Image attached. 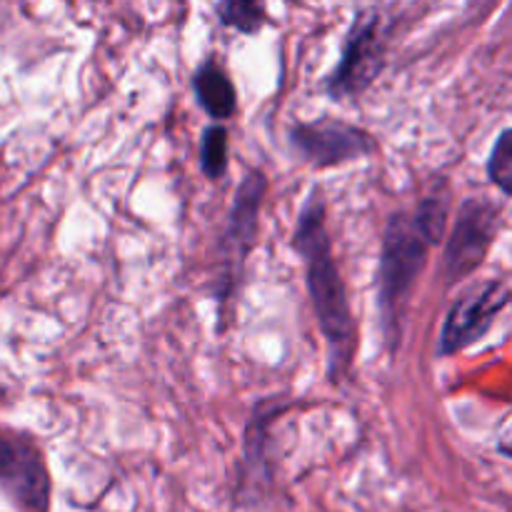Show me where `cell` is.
Here are the masks:
<instances>
[{
    "label": "cell",
    "instance_id": "6da1fadb",
    "mask_svg": "<svg viewBox=\"0 0 512 512\" xmlns=\"http://www.w3.org/2000/svg\"><path fill=\"white\" fill-rule=\"evenodd\" d=\"M293 245L305 260L308 290L315 318L325 335L330 353V378L340 380L350 370L358 350V328L350 313L348 290L335 263L333 245L325 230V200L320 188H313L300 208Z\"/></svg>",
    "mask_w": 512,
    "mask_h": 512
},
{
    "label": "cell",
    "instance_id": "7a4b0ae2",
    "mask_svg": "<svg viewBox=\"0 0 512 512\" xmlns=\"http://www.w3.org/2000/svg\"><path fill=\"white\" fill-rule=\"evenodd\" d=\"M430 248H433V243L425 238L413 215L395 213L388 220V228L383 235V255H380L378 305L393 353L400 348L410 293H413L415 283H418L420 273L428 263Z\"/></svg>",
    "mask_w": 512,
    "mask_h": 512
},
{
    "label": "cell",
    "instance_id": "3957f363",
    "mask_svg": "<svg viewBox=\"0 0 512 512\" xmlns=\"http://www.w3.org/2000/svg\"><path fill=\"white\" fill-rule=\"evenodd\" d=\"M265 188L268 180L260 170H250L243 178V183L235 190L233 210H230L228 228H225V240L220 245V255H223V280H220V303L233 295L235 285H238L240 275H243V265L248 253L255 245V233H258V218L260 205H263Z\"/></svg>",
    "mask_w": 512,
    "mask_h": 512
},
{
    "label": "cell",
    "instance_id": "277c9868",
    "mask_svg": "<svg viewBox=\"0 0 512 512\" xmlns=\"http://www.w3.org/2000/svg\"><path fill=\"white\" fill-rule=\"evenodd\" d=\"M508 303L510 288L503 280H490V283L475 285L473 290H468V293L450 308L448 318H445L443 323V330H440V358L460 353V350L470 348V345L478 343L480 338H485V333L493 328L500 310Z\"/></svg>",
    "mask_w": 512,
    "mask_h": 512
},
{
    "label": "cell",
    "instance_id": "5b68a950",
    "mask_svg": "<svg viewBox=\"0 0 512 512\" xmlns=\"http://www.w3.org/2000/svg\"><path fill=\"white\" fill-rule=\"evenodd\" d=\"M498 208L485 200H468L455 218L443 260V275L448 283L468 278L483 265L495 235H498Z\"/></svg>",
    "mask_w": 512,
    "mask_h": 512
},
{
    "label": "cell",
    "instance_id": "8992f818",
    "mask_svg": "<svg viewBox=\"0 0 512 512\" xmlns=\"http://www.w3.org/2000/svg\"><path fill=\"white\" fill-rule=\"evenodd\" d=\"M290 143L315 168L350 163L375 150V140L368 130L333 118L298 123L290 130Z\"/></svg>",
    "mask_w": 512,
    "mask_h": 512
},
{
    "label": "cell",
    "instance_id": "52a82bcc",
    "mask_svg": "<svg viewBox=\"0 0 512 512\" xmlns=\"http://www.w3.org/2000/svg\"><path fill=\"white\" fill-rule=\"evenodd\" d=\"M380 70H383V43H380L378 15L363 13L350 28L343 58L328 80V93L338 100L355 98L370 88Z\"/></svg>",
    "mask_w": 512,
    "mask_h": 512
},
{
    "label": "cell",
    "instance_id": "ba28073f",
    "mask_svg": "<svg viewBox=\"0 0 512 512\" xmlns=\"http://www.w3.org/2000/svg\"><path fill=\"white\" fill-rule=\"evenodd\" d=\"M0 480H5L28 505L45 503V473L40 463L35 455L20 453L5 438H0Z\"/></svg>",
    "mask_w": 512,
    "mask_h": 512
},
{
    "label": "cell",
    "instance_id": "9c48e42d",
    "mask_svg": "<svg viewBox=\"0 0 512 512\" xmlns=\"http://www.w3.org/2000/svg\"><path fill=\"white\" fill-rule=\"evenodd\" d=\"M193 88L198 95V103L210 118L228 120L233 118L235 108H238V95H235L233 83L225 75V70L218 63L208 60L200 65L193 75Z\"/></svg>",
    "mask_w": 512,
    "mask_h": 512
},
{
    "label": "cell",
    "instance_id": "30bf717a",
    "mask_svg": "<svg viewBox=\"0 0 512 512\" xmlns=\"http://www.w3.org/2000/svg\"><path fill=\"white\" fill-rule=\"evenodd\" d=\"M215 13H218L220 23L245 35L258 33L268 20L265 0H220Z\"/></svg>",
    "mask_w": 512,
    "mask_h": 512
},
{
    "label": "cell",
    "instance_id": "8fae6325",
    "mask_svg": "<svg viewBox=\"0 0 512 512\" xmlns=\"http://www.w3.org/2000/svg\"><path fill=\"white\" fill-rule=\"evenodd\" d=\"M200 165L208 178H223L228 168V130L223 125H210L200 138Z\"/></svg>",
    "mask_w": 512,
    "mask_h": 512
},
{
    "label": "cell",
    "instance_id": "7c38bea8",
    "mask_svg": "<svg viewBox=\"0 0 512 512\" xmlns=\"http://www.w3.org/2000/svg\"><path fill=\"white\" fill-rule=\"evenodd\" d=\"M413 218L418 228L425 233V238L433 245H438L445 235V223H448V198L445 195H428L418 205Z\"/></svg>",
    "mask_w": 512,
    "mask_h": 512
},
{
    "label": "cell",
    "instance_id": "4fadbf2b",
    "mask_svg": "<svg viewBox=\"0 0 512 512\" xmlns=\"http://www.w3.org/2000/svg\"><path fill=\"white\" fill-rule=\"evenodd\" d=\"M488 175L505 195L512 198V128L503 130L495 140L488 158Z\"/></svg>",
    "mask_w": 512,
    "mask_h": 512
},
{
    "label": "cell",
    "instance_id": "5bb4252c",
    "mask_svg": "<svg viewBox=\"0 0 512 512\" xmlns=\"http://www.w3.org/2000/svg\"><path fill=\"white\" fill-rule=\"evenodd\" d=\"M498 450H500V453L505 455V458H512V425H510V430H508V433H505L503 438H500V443H498Z\"/></svg>",
    "mask_w": 512,
    "mask_h": 512
},
{
    "label": "cell",
    "instance_id": "9a60e30c",
    "mask_svg": "<svg viewBox=\"0 0 512 512\" xmlns=\"http://www.w3.org/2000/svg\"><path fill=\"white\" fill-rule=\"evenodd\" d=\"M493 3H495V0H473V10L483 13V10H488Z\"/></svg>",
    "mask_w": 512,
    "mask_h": 512
}]
</instances>
